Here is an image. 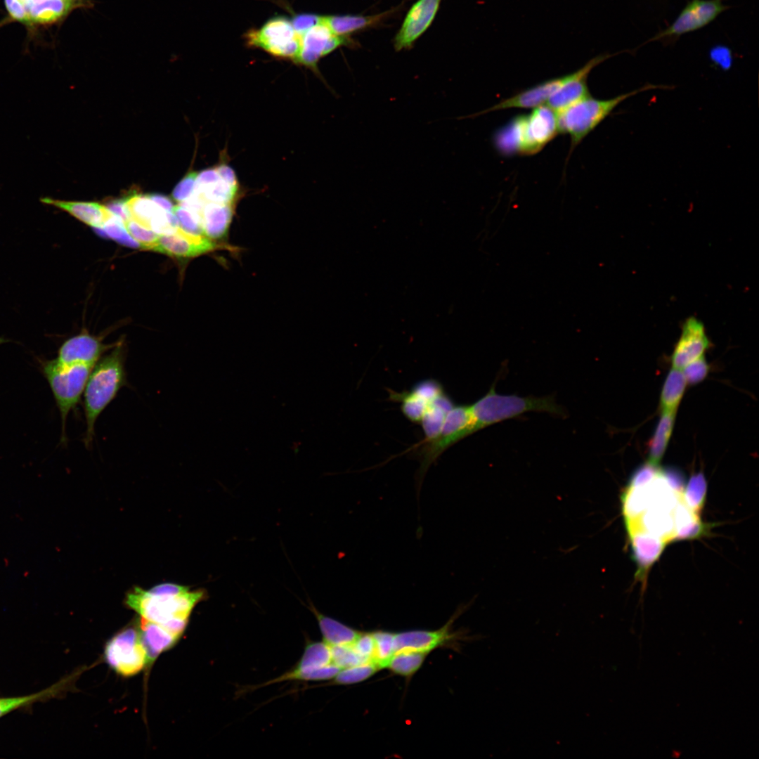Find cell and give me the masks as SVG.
Here are the masks:
<instances>
[{"mask_svg": "<svg viewBox=\"0 0 759 759\" xmlns=\"http://www.w3.org/2000/svg\"><path fill=\"white\" fill-rule=\"evenodd\" d=\"M233 215L232 204L207 202L201 212L204 235L211 240L223 237Z\"/></svg>", "mask_w": 759, "mask_h": 759, "instance_id": "24", "label": "cell"}, {"mask_svg": "<svg viewBox=\"0 0 759 759\" xmlns=\"http://www.w3.org/2000/svg\"><path fill=\"white\" fill-rule=\"evenodd\" d=\"M309 607L317 619L323 642L330 647L351 645L361 634V632L322 614L313 605Z\"/></svg>", "mask_w": 759, "mask_h": 759, "instance_id": "27", "label": "cell"}, {"mask_svg": "<svg viewBox=\"0 0 759 759\" xmlns=\"http://www.w3.org/2000/svg\"><path fill=\"white\" fill-rule=\"evenodd\" d=\"M443 391L438 381L427 379L415 384L410 391H391L389 399L401 402L404 416L412 422L420 423L430 403Z\"/></svg>", "mask_w": 759, "mask_h": 759, "instance_id": "19", "label": "cell"}, {"mask_svg": "<svg viewBox=\"0 0 759 759\" xmlns=\"http://www.w3.org/2000/svg\"><path fill=\"white\" fill-rule=\"evenodd\" d=\"M126 203L131 219L149 229L163 211L146 195L134 194L126 197Z\"/></svg>", "mask_w": 759, "mask_h": 759, "instance_id": "32", "label": "cell"}, {"mask_svg": "<svg viewBox=\"0 0 759 759\" xmlns=\"http://www.w3.org/2000/svg\"><path fill=\"white\" fill-rule=\"evenodd\" d=\"M64 681H61L51 687L38 693L22 697L0 698V717L8 713L36 701L45 699L53 696L63 687Z\"/></svg>", "mask_w": 759, "mask_h": 759, "instance_id": "39", "label": "cell"}, {"mask_svg": "<svg viewBox=\"0 0 759 759\" xmlns=\"http://www.w3.org/2000/svg\"><path fill=\"white\" fill-rule=\"evenodd\" d=\"M611 56L609 54L597 56L585 63L578 70L564 75L562 84L550 96L547 106L556 113L566 109L575 103L590 96L587 79L592 70Z\"/></svg>", "mask_w": 759, "mask_h": 759, "instance_id": "13", "label": "cell"}, {"mask_svg": "<svg viewBox=\"0 0 759 759\" xmlns=\"http://www.w3.org/2000/svg\"><path fill=\"white\" fill-rule=\"evenodd\" d=\"M331 652L332 663L341 669L365 662L351 645L331 647Z\"/></svg>", "mask_w": 759, "mask_h": 759, "instance_id": "43", "label": "cell"}, {"mask_svg": "<svg viewBox=\"0 0 759 759\" xmlns=\"http://www.w3.org/2000/svg\"><path fill=\"white\" fill-rule=\"evenodd\" d=\"M687 380L680 369L673 368L665 379L661 396L660 407L663 410H676L684 394Z\"/></svg>", "mask_w": 759, "mask_h": 759, "instance_id": "30", "label": "cell"}, {"mask_svg": "<svg viewBox=\"0 0 759 759\" xmlns=\"http://www.w3.org/2000/svg\"><path fill=\"white\" fill-rule=\"evenodd\" d=\"M711 60L724 69L730 67L732 63V54L730 50L726 46H718L713 47L710 53Z\"/></svg>", "mask_w": 759, "mask_h": 759, "instance_id": "51", "label": "cell"}, {"mask_svg": "<svg viewBox=\"0 0 759 759\" xmlns=\"http://www.w3.org/2000/svg\"><path fill=\"white\" fill-rule=\"evenodd\" d=\"M331 663V647L325 642H310L294 668H319Z\"/></svg>", "mask_w": 759, "mask_h": 759, "instance_id": "36", "label": "cell"}, {"mask_svg": "<svg viewBox=\"0 0 759 759\" xmlns=\"http://www.w3.org/2000/svg\"><path fill=\"white\" fill-rule=\"evenodd\" d=\"M322 16L313 13H299L293 15L291 22L297 34L301 37L306 31L321 21Z\"/></svg>", "mask_w": 759, "mask_h": 759, "instance_id": "49", "label": "cell"}, {"mask_svg": "<svg viewBox=\"0 0 759 759\" xmlns=\"http://www.w3.org/2000/svg\"><path fill=\"white\" fill-rule=\"evenodd\" d=\"M102 228L108 238H112L124 246L141 249L140 244L129 235L124 223L115 215Z\"/></svg>", "mask_w": 759, "mask_h": 759, "instance_id": "41", "label": "cell"}, {"mask_svg": "<svg viewBox=\"0 0 759 759\" xmlns=\"http://www.w3.org/2000/svg\"><path fill=\"white\" fill-rule=\"evenodd\" d=\"M138 628L148 664H151L161 653L174 647L179 640L161 625L141 617Z\"/></svg>", "mask_w": 759, "mask_h": 759, "instance_id": "23", "label": "cell"}, {"mask_svg": "<svg viewBox=\"0 0 759 759\" xmlns=\"http://www.w3.org/2000/svg\"><path fill=\"white\" fill-rule=\"evenodd\" d=\"M197 174L195 171H190L176 184L172 192V197L176 201L181 203L194 194Z\"/></svg>", "mask_w": 759, "mask_h": 759, "instance_id": "46", "label": "cell"}, {"mask_svg": "<svg viewBox=\"0 0 759 759\" xmlns=\"http://www.w3.org/2000/svg\"><path fill=\"white\" fill-rule=\"evenodd\" d=\"M10 16L27 25L56 22L81 5L82 0H4Z\"/></svg>", "mask_w": 759, "mask_h": 759, "instance_id": "10", "label": "cell"}, {"mask_svg": "<svg viewBox=\"0 0 759 759\" xmlns=\"http://www.w3.org/2000/svg\"><path fill=\"white\" fill-rule=\"evenodd\" d=\"M476 432L471 406H454L447 414L438 434L432 439L422 442L419 445L420 449L417 455L420 466L417 473V479L420 487L430 465L446 450Z\"/></svg>", "mask_w": 759, "mask_h": 759, "instance_id": "7", "label": "cell"}, {"mask_svg": "<svg viewBox=\"0 0 759 759\" xmlns=\"http://www.w3.org/2000/svg\"><path fill=\"white\" fill-rule=\"evenodd\" d=\"M2 342H4V339H3L2 338H1V339H0V344H1V343H2Z\"/></svg>", "mask_w": 759, "mask_h": 759, "instance_id": "54", "label": "cell"}, {"mask_svg": "<svg viewBox=\"0 0 759 759\" xmlns=\"http://www.w3.org/2000/svg\"><path fill=\"white\" fill-rule=\"evenodd\" d=\"M559 134L557 113L547 105L516 117L495 137L498 150L505 154L532 155Z\"/></svg>", "mask_w": 759, "mask_h": 759, "instance_id": "3", "label": "cell"}, {"mask_svg": "<svg viewBox=\"0 0 759 759\" xmlns=\"http://www.w3.org/2000/svg\"><path fill=\"white\" fill-rule=\"evenodd\" d=\"M129 235L141 246V249L151 250L157 242L159 235L147 228L132 219L124 223Z\"/></svg>", "mask_w": 759, "mask_h": 759, "instance_id": "42", "label": "cell"}, {"mask_svg": "<svg viewBox=\"0 0 759 759\" xmlns=\"http://www.w3.org/2000/svg\"><path fill=\"white\" fill-rule=\"evenodd\" d=\"M647 485L639 488L627 487L623 493L622 511L625 524L635 521L650 506L651 500Z\"/></svg>", "mask_w": 759, "mask_h": 759, "instance_id": "31", "label": "cell"}, {"mask_svg": "<svg viewBox=\"0 0 759 759\" xmlns=\"http://www.w3.org/2000/svg\"><path fill=\"white\" fill-rule=\"evenodd\" d=\"M564 76L545 81L531 88L524 90L517 94L511 96L491 108L485 110L481 113H476L469 117H474L480 114L489 112L494 110L508 108H536L544 105L547 102L550 96L562 84Z\"/></svg>", "mask_w": 759, "mask_h": 759, "instance_id": "22", "label": "cell"}, {"mask_svg": "<svg viewBox=\"0 0 759 759\" xmlns=\"http://www.w3.org/2000/svg\"><path fill=\"white\" fill-rule=\"evenodd\" d=\"M41 370L53 393L61 418L60 443L67 441L68 415L77 406L93 365H65L56 358L41 361Z\"/></svg>", "mask_w": 759, "mask_h": 759, "instance_id": "6", "label": "cell"}, {"mask_svg": "<svg viewBox=\"0 0 759 759\" xmlns=\"http://www.w3.org/2000/svg\"><path fill=\"white\" fill-rule=\"evenodd\" d=\"M632 550V557L637 570L635 576L644 581L652 565L658 560L666 545V541L637 526L625 524Z\"/></svg>", "mask_w": 759, "mask_h": 759, "instance_id": "18", "label": "cell"}, {"mask_svg": "<svg viewBox=\"0 0 759 759\" xmlns=\"http://www.w3.org/2000/svg\"><path fill=\"white\" fill-rule=\"evenodd\" d=\"M349 39L335 34L323 20L300 37V49L294 60L316 67L319 59L337 48L349 44Z\"/></svg>", "mask_w": 759, "mask_h": 759, "instance_id": "11", "label": "cell"}, {"mask_svg": "<svg viewBox=\"0 0 759 759\" xmlns=\"http://www.w3.org/2000/svg\"><path fill=\"white\" fill-rule=\"evenodd\" d=\"M661 468L649 462L639 467L632 474L628 488H639L647 486L659 474Z\"/></svg>", "mask_w": 759, "mask_h": 759, "instance_id": "45", "label": "cell"}, {"mask_svg": "<svg viewBox=\"0 0 759 759\" xmlns=\"http://www.w3.org/2000/svg\"><path fill=\"white\" fill-rule=\"evenodd\" d=\"M441 0H417L407 13L394 37L396 51L410 48L432 23Z\"/></svg>", "mask_w": 759, "mask_h": 759, "instance_id": "15", "label": "cell"}, {"mask_svg": "<svg viewBox=\"0 0 759 759\" xmlns=\"http://www.w3.org/2000/svg\"><path fill=\"white\" fill-rule=\"evenodd\" d=\"M470 406L476 432L530 411L547 413L561 417L568 415L567 410L557 403L553 396L504 395L497 393L493 386Z\"/></svg>", "mask_w": 759, "mask_h": 759, "instance_id": "4", "label": "cell"}, {"mask_svg": "<svg viewBox=\"0 0 759 759\" xmlns=\"http://www.w3.org/2000/svg\"><path fill=\"white\" fill-rule=\"evenodd\" d=\"M710 346L704 325L695 317L684 323L680 337L671 356L673 368L683 369L690 363L703 356Z\"/></svg>", "mask_w": 759, "mask_h": 759, "instance_id": "16", "label": "cell"}, {"mask_svg": "<svg viewBox=\"0 0 759 759\" xmlns=\"http://www.w3.org/2000/svg\"><path fill=\"white\" fill-rule=\"evenodd\" d=\"M661 473L670 488L677 494L682 495L686 485L683 472L676 467H669L661 469Z\"/></svg>", "mask_w": 759, "mask_h": 759, "instance_id": "50", "label": "cell"}, {"mask_svg": "<svg viewBox=\"0 0 759 759\" xmlns=\"http://www.w3.org/2000/svg\"><path fill=\"white\" fill-rule=\"evenodd\" d=\"M216 247L213 240L205 235L190 234L179 227L171 234L159 235L151 250L176 258H192Z\"/></svg>", "mask_w": 759, "mask_h": 759, "instance_id": "17", "label": "cell"}, {"mask_svg": "<svg viewBox=\"0 0 759 759\" xmlns=\"http://www.w3.org/2000/svg\"><path fill=\"white\" fill-rule=\"evenodd\" d=\"M393 11L372 15H337L323 16V20L331 31L337 36L346 37L353 32L372 27L387 18Z\"/></svg>", "mask_w": 759, "mask_h": 759, "instance_id": "25", "label": "cell"}, {"mask_svg": "<svg viewBox=\"0 0 759 759\" xmlns=\"http://www.w3.org/2000/svg\"><path fill=\"white\" fill-rule=\"evenodd\" d=\"M707 493V481L703 472L692 475L681 495L682 501L694 512L699 514L703 509Z\"/></svg>", "mask_w": 759, "mask_h": 759, "instance_id": "35", "label": "cell"}, {"mask_svg": "<svg viewBox=\"0 0 759 759\" xmlns=\"http://www.w3.org/2000/svg\"><path fill=\"white\" fill-rule=\"evenodd\" d=\"M126 198L117 199L109 202L105 207L123 223L131 219L126 207Z\"/></svg>", "mask_w": 759, "mask_h": 759, "instance_id": "52", "label": "cell"}, {"mask_svg": "<svg viewBox=\"0 0 759 759\" xmlns=\"http://www.w3.org/2000/svg\"><path fill=\"white\" fill-rule=\"evenodd\" d=\"M351 646L365 662H374L375 642L372 632H361Z\"/></svg>", "mask_w": 759, "mask_h": 759, "instance_id": "48", "label": "cell"}, {"mask_svg": "<svg viewBox=\"0 0 759 759\" xmlns=\"http://www.w3.org/2000/svg\"><path fill=\"white\" fill-rule=\"evenodd\" d=\"M375 642L374 662L380 669L386 668L387 664L396 653L395 633L387 631L372 632Z\"/></svg>", "mask_w": 759, "mask_h": 759, "instance_id": "38", "label": "cell"}, {"mask_svg": "<svg viewBox=\"0 0 759 759\" xmlns=\"http://www.w3.org/2000/svg\"><path fill=\"white\" fill-rule=\"evenodd\" d=\"M427 654L415 651H396L388 661L386 668L396 675L410 677L420 668Z\"/></svg>", "mask_w": 759, "mask_h": 759, "instance_id": "34", "label": "cell"}, {"mask_svg": "<svg viewBox=\"0 0 759 759\" xmlns=\"http://www.w3.org/2000/svg\"><path fill=\"white\" fill-rule=\"evenodd\" d=\"M687 383L695 384L703 380L708 373V365L703 356L683 368Z\"/></svg>", "mask_w": 759, "mask_h": 759, "instance_id": "47", "label": "cell"}, {"mask_svg": "<svg viewBox=\"0 0 759 759\" xmlns=\"http://www.w3.org/2000/svg\"><path fill=\"white\" fill-rule=\"evenodd\" d=\"M247 45L264 50L271 56L295 60L300 49V37L291 20L284 16L269 19L259 29L246 34Z\"/></svg>", "mask_w": 759, "mask_h": 759, "instance_id": "9", "label": "cell"}, {"mask_svg": "<svg viewBox=\"0 0 759 759\" xmlns=\"http://www.w3.org/2000/svg\"><path fill=\"white\" fill-rule=\"evenodd\" d=\"M126 356L123 342H118L109 353L96 363L89 374L84 391L86 431L83 441L87 448L92 445L98 417L127 384Z\"/></svg>", "mask_w": 759, "mask_h": 759, "instance_id": "2", "label": "cell"}, {"mask_svg": "<svg viewBox=\"0 0 759 759\" xmlns=\"http://www.w3.org/2000/svg\"><path fill=\"white\" fill-rule=\"evenodd\" d=\"M661 412L662 414L649 443L647 461L656 466H659L668 446L676 413V410Z\"/></svg>", "mask_w": 759, "mask_h": 759, "instance_id": "29", "label": "cell"}, {"mask_svg": "<svg viewBox=\"0 0 759 759\" xmlns=\"http://www.w3.org/2000/svg\"><path fill=\"white\" fill-rule=\"evenodd\" d=\"M207 596L203 590L164 583L145 590L136 587L129 592L125 602L141 618L158 623L180 638L194 607Z\"/></svg>", "mask_w": 759, "mask_h": 759, "instance_id": "1", "label": "cell"}, {"mask_svg": "<svg viewBox=\"0 0 759 759\" xmlns=\"http://www.w3.org/2000/svg\"><path fill=\"white\" fill-rule=\"evenodd\" d=\"M632 524L666 542L671 541L675 531L673 510L651 506Z\"/></svg>", "mask_w": 759, "mask_h": 759, "instance_id": "26", "label": "cell"}, {"mask_svg": "<svg viewBox=\"0 0 759 759\" xmlns=\"http://www.w3.org/2000/svg\"><path fill=\"white\" fill-rule=\"evenodd\" d=\"M658 88L663 86L647 84L607 100L594 98L590 95L557 113L559 133L570 136L573 149L618 104L640 92Z\"/></svg>", "mask_w": 759, "mask_h": 759, "instance_id": "5", "label": "cell"}, {"mask_svg": "<svg viewBox=\"0 0 759 759\" xmlns=\"http://www.w3.org/2000/svg\"><path fill=\"white\" fill-rule=\"evenodd\" d=\"M453 406L451 398L444 391L430 403L420 422L424 434V439L422 442L429 441L438 434L447 414Z\"/></svg>", "mask_w": 759, "mask_h": 759, "instance_id": "28", "label": "cell"}, {"mask_svg": "<svg viewBox=\"0 0 759 759\" xmlns=\"http://www.w3.org/2000/svg\"><path fill=\"white\" fill-rule=\"evenodd\" d=\"M115 344H105L102 339L90 335L86 330L66 339L59 347L56 360L63 364L94 365Z\"/></svg>", "mask_w": 759, "mask_h": 759, "instance_id": "14", "label": "cell"}, {"mask_svg": "<svg viewBox=\"0 0 759 759\" xmlns=\"http://www.w3.org/2000/svg\"><path fill=\"white\" fill-rule=\"evenodd\" d=\"M726 9L722 0H693L681 11L675 21L665 30L654 37L680 36L699 30Z\"/></svg>", "mask_w": 759, "mask_h": 759, "instance_id": "12", "label": "cell"}, {"mask_svg": "<svg viewBox=\"0 0 759 759\" xmlns=\"http://www.w3.org/2000/svg\"><path fill=\"white\" fill-rule=\"evenodd\" d=\"M709 525L703 524L697 517L683 526L675 529L671 541L693 540L707 533Z\"/></svg>", "mask_w": 759, "mask_h": 759, "instance_id": "44", "label": "cell"}, {"mask_svg": "<svg viewBox=\"0 0 759 759\" xmlns=\"http://www.w3.org/2000/svg\"><path fill=\"white\" fill-rule=\"evenodd\" d=\"M455 616L441 628L436 630H416L395 633L396 652L415 651L429 653L450 640V625Z\"/></svg>", "mask_w": 759, "mask_h": 759, "instance_id": "20", "label": "cell"}, {"mask_svg": "<svg viewBox=\"0 0 759 759\" xmlns=\"http://www.w3.org/2000/svg\"><path fill=\"white\" fill-rule=\"evenodd\" d=\"M339 668L336 665L331 663L319 668H293V669L281 675L280 676L261 685V687L268 686L273 683L281 682L288 680H305L319 681L333 679L339 672Z\"/></svg>", "mask_w": 759, "mask_h": 759, "instance_id": "33", "label": "cell"}, {"mask_svg": "<svg viewBox=\"0 0 759 759\" xmlns=\"http://www.w3.org/2000/svg\"><path fill=\"white\" fill-rule=\"evenodd\" d=\"M104 656L107 663L119 675L129 677L141 671L148 661L138 625L114 635L106 644Z\"/></svg>", "mask_w": 759, "mask_h": 759, "instance_id": "8", "label": "cell"}, {"mask_svg": "<svg viewBox=\"0 0 759 759\" xmlns=\"http://www.w3.org/2000/svg\"><path fill=\"white\" fill-rule=\"evenodd\" d=\"M44 205L64 211L84 223L94 227H103L113 216L109 209L98 202L65 200L51 197L39 199Z\"/></svg>", "mask_w": 759, "mask_h": 759, "instance_id": "21", "label": "cell"}, {"mask_svg": "<svg viewBox=\"0 0 759 759\" xmlns=\"http://www.w3.org/2000/svg\"><path fill=\"white\" fill-rule=\"evenodd\" d=\"M172 212L183 231L195 235H204L200 215L181 205H174Z\"/></svg>", "mask_w": 759, "mask_h": 759, "instance_id": "40", "label": "cell"}, {"mask_svg": "<svg viewBox=\"0 0 759 759\" xmlns=\"http://www.w3.org/2000/svg\"><path fill=\"white\" fill-rule=\"evenodd\" d=\"M148 196L161 209L167 212H172L174 205L169 197L166 195L153 193Z\"/></svg>", "mask_w": 759, "mask_h": 759, "instance_id": "53", "label": "cell"}, {"mask_svg": "<svg viewBox=\"0 0 759 759\" xmlns=\"http://www.w3.org/2000/svg\"><path fill=\"white\" fill-rule=\"evenodd\" d=\"M379 669L378 665L373 661L342 668L332 679V684L347 685L359 683L370 678Z\"/></svg>", "mask_w": 759, "mask_h": 759, "instance_id": "37", "label": "cell"}]
</instances>
